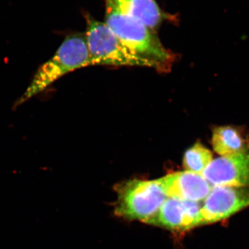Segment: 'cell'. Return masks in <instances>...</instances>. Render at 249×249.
<instances>
[{
  "label": "cell",
  "instance_id": "obj_1",
  "mask_svg": "<svg viewBox=\"0 0 249 249\" xmlns=\"http://www.w3.org/2000/svg\"><path fill=\"white\" fill-rule=\"evenodd\" d=\"M91 65L86 34H70L65 37L53 56L37 69L30 85L15 102L14 109L45 91L67 73Z\"/></svg>",
  "mask_w": 249,
  "mask_h": 249
},
{
  "label": "cell",
  "instance_id": "obj_2",
  "mask_svg": "<svg viewBox=\"0 0 249 249\" xmlns=\"http://www.w3.org/2000/svg\"><path fill=\"white\" fill-rule=\"evenodd\" d=\"M105 23L126 47L160 68L173 61V53L163 47L155 31L122 12L112 0H106Z\"/></svg>",
  "mask_w": 249,
  "mask_h": 249
},
{
  "label": "cell",
  "instance_id": "obj_3",
  "mask_svg": "<svg viewBox=\"0 0 249 249\" xmlns=\"http://www.w3.org/2000/svg\"><path fill=\"white\" fill-rule=\"evenodd\" d=\"M86 19L87 41L90 65L112 66H138L160 68L155 62L141 56L123 43L105 22H100L89 14Z\"/></svg>",
  "mask_w": 249,
  "mask_h": 249
},
{
  "label": "cell",
  "instance_id": "obj_4",
  "mask_svg": "<svg viewBox=\"0 0 249 249\" xmlns=\"http://www.w3.org/2000/svg\"><path fill=\"white\" fill-rule=\"evenodd\" d=\"M117 192L116 214L145 222L157 213L168 198L157 180H131L118 187Z\"/></svg>",
  "mask_w": 249,
  "mask_h": 249
},
{
  "label": "cell",
  "instance_id": "obj_5",
  "mask_svg": "<svg viewBox=\"0 0 249 249\" xmlns=\"http://www.w3.org/2000/svg\"><path fill=\"white\" fill-rule=\"evenodd\" d=\"M249 206V186H213L201 205L202 225L219 222Z\"/></svg>",
  "mask_w": 249,
  "mask_h": 249
},
{
  "label": "cell",
  "instance_id": "obj_6",
  "mask_svg": "<svg viewBox=\"0 0 249 249\" xmlns=\"http://www.w3.org/2000/svg\"><path fill=\"white\" fill-rule=\"evenodd\" d=\"M213 186H249V150L213 160L201 174Z\"/></svg>",
  "mask_w": 249,
  "mask_h": 249
},
{
  "label": "cell",
  "instance_id": "obj_7",
  "mask_svg": "<svg viewBox=\"0 0 249 249\" xmlns=\"http://www.w3.org/2000/svg\"><path fill=\"white\" fill-rule=\"evenodd\" d=\"M201 209L199 202L168 197L146 223L171 230H189L202 225Z\"/></svg>",
  "mask_w": 249,
  "mask_h": 249
},
{
  "label": "cell",
  "instance_id": "obj_8",
  "mask_svg": "<svg viewBox=\"0 0 249 249\" xmlns=\"http://www.w3.org/2000/svg\"><path fill=\"white\" fill-rule=\"evenodd\" d=\"M157 181L168 197L196 202L204 201L212 188L200 174L189 171L170 174Z\"/></svg>",
  "mask_w": 249,
  "mask_h": 249
},
{
  "label": "cell",
  "instance_id": "obj_9",
  "mask_svg": "<svg viewBox=\"0 0 249 249\" xmlns=\"http://www.w3.org/2000/svg\"><path fill=\"white\" fill-rule=\"evenodd\" d=\"M124 14L138 19L155 31L165 21L173 22L175 17L164 12L156 0H112Z\"/></svg>",
  "mask_w": 249,
  "mask_h": 249
},
{
  "label": "cell",
  "instance_id": "obj_10",
  "mask_svg": "<svg viewBox=\"0 0 249 249\" xmlns=\"http://www.w3.org/2000/svg\"><path fill=\"white\" fill-rule=\"evenodd\" d=\"M212 145L222 157L242 153L249 150V134L242 127L220 126L213 132Z\"/></svg>",
  "mask_w": 249,
  "mask_h": 249
},
{
  "label": "cell",
  "instance_id": "obj_11",
  "mask_svg": "<svg viewBox=\"0 0 249 249\" xmlns=\"http://www.w3.org/2000/svg\"><path fill=\"white\" fill-rule=\"evenodd\" d=\"M212 160V152L200 142H196L184 154L183 168L186 171L201 175Z\"/></svg>",
  "mask_w": 249,
  "mask_h": 249
}]
</instances>
